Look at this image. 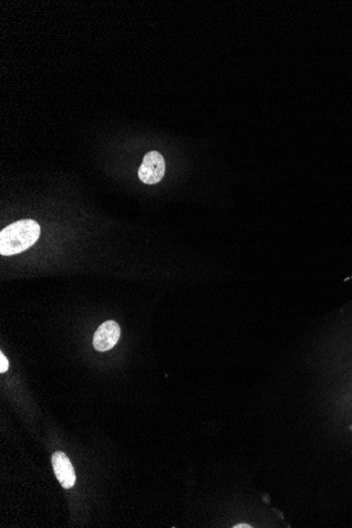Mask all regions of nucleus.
<instances>
[{
	"label": "nucleus",
	"mask_w": 352,
	"mask_h": 528,
	"mask_svg": "<svg viewBox=\"0 0 352 528\" xmlns=\"http://www.w3.org/2000/svg\"><path fill=\"white\" fill-rule=\"evenodd\" d=\"M241 527L250 528V527H252V526L248 525V524H237V525L233 526V528H241Z\"/></svg>",
	"instance_id": "6"
},
{
	"label": "nucleus",
	"mask_w": 352,
	"mask_h": 528,
	"mask_svg": "<svg viewBox=\"0 0 352 528\" xmlns=\"http://www.w3.org/2000/svg\"><path fill=\"white\" fill-rule=\"evenodd\" d=\"M166 164L162 154L151 151L146 154L139 169V177L147 185L160 183L164 175Z\"/></svg>",
	"instance_id": "2"
},
{
	"label": "nucleus",
	"mask_w": 352,
	"mask_h": 528,
	"mask_svg": "<svg viewBox=\"0 0 352 528\" xmlns=\"http://www.w3.org/2000/svg\"><path fill=\"white\" fill-rule=\"evenodd\" d=\"M120 338V327L114 321L101 324L93 338V345L97 352H108L118 344Z\"/></svg>",
	"instance_id": "3"
},
{
	"label": "nucleus",
	"mask_w": 352,
	"mask_h": 528,
	"mask_svg": "<svg viewBox=\"0 0 352 528\" xmlns=\"http://www.w3.org/2000/svg\"><path fill=\"white\" fill-rule=\"evenodd\" d=\"M9 369V361L3 352H0V373H5Z\"/></svg>",
	"instance_id": "5"
},
{
	"label": "nucleus",
	"mask_w": 352,
	"mask_h": 528,
	"mask_svg": "<svg viewBox=\"0 0 352 528\" xmlns=\"http://www.w3.org/2000/svg\"><path fill=\"white\" fill-rule=\"evenodd\" d=\"M52 465H53L54 473L62 487L64 489L72 488L76 482V475H75L72 463L66 454L62 452H54L52 456Z\"/></svg>",
	"instance_id": "4"
},
{
	"label": "nucleus",
	"mask_w": 352,
	"mask_h": 528,
	"mask_svg": "<svg viewBox=\"0 0 352 528\" xmlns=\"http://www.w3.org/2000/svg\"><path fill=\"white\" fill-rule=\"evenodd\" d=\"M41 235V226L33 220L13 223L0 232V254L14 256L32 247Z\"/></svg>",
	"instance_id": "1"
}]
</instances>
